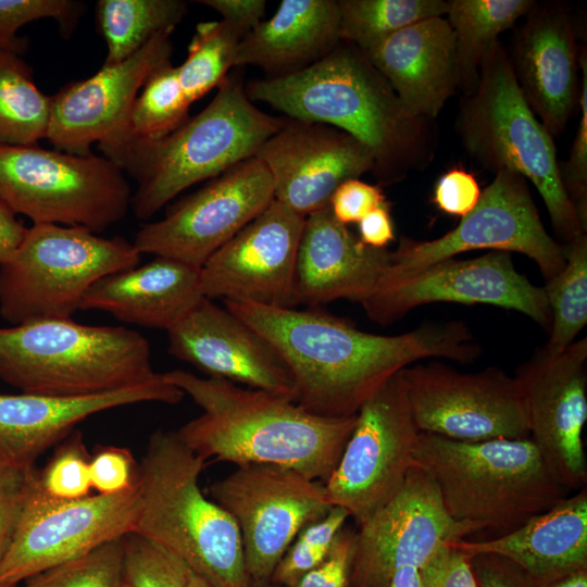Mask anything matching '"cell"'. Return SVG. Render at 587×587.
Wrapping results in <instances>:
<instances>
[{
	"label": "cell",
	"mask_w": 587,
	"mask_h": 587,
	"mask_svg": "<svg viewBox=\"0 0 587 587\" xmlns=\"http://www.w3.org/2000/svg\"><path fill=\"white\" fill-rule=\"evenodd\" d=\"M224 304L279 353L294 379V402L321 416L355 415L385 382L415 362L445 359L466 364L482 354L471 328L460 320L378 335L314 309L233 300Z\"/></svg>",
	"instance_id": "6da1fadb"
},
{
	"label": "cell",
	"mask_w": 587,
	"mask_h": 587,
	"mask_svg": "<svg viewBox=\"0 0 587 587\" xmlns=\"http://www.w3.org/2000/svg\"><path fill=\"white\" fill-rule=\"evenodd\" d=\"M245 90L251 101L289 118L323 123L359 140L374 159L379 184L424 170L435 155V121L412 114L366 55L347 41L299 72L252 80Z\"/></svg>",
	"instance_id": "7a4b0ae2"
},
{
	"label": "cell",
	"mask_w": 587,
	"mask_h": 587,
	"mask_svg": "<svg viewBox=\"0 0 587 587\" xmlns=\"http://www.w3.org/2000/svg\"><path fill=\"white\" fill-rule=\"evenodd\" d=\"M163 376L202 410L176 433L205 462L279 465L326 482L355 425L357 414L316 415L288 398L225 379L184 370Z\"/></svg>",
	"instance_id": "3957f363"
},
{
	"label": "cell",
	"mask_w": 587,
	"mask_h": 587,
	"mask_svg": "<svg viewBox=\"0 0 587 587\" xmlns=\"http://www.w3.org/2000/svg\"><path fill=\"white\" fill-rule=\"evenodd\" d=\"M284 123L259 110L242 83L227 75L213 100L171 134L101 151L137 182L130 208L146 221L188 187L255 157Z\"/></svg>",
	"instance_id": "277c9868"
},
{
	"label": "cell",
	"mask_w": 587,
	"mask_h": 587,
	"mask_svg": "<svg viewBox=\"0 0 587 587\" xmlns=\"http://www.w3.org/2000/svg\"><path fill=\"white\" fill-rule=\"evenodd\" d=\"M204 466L176 432L152 433L139 463L140 507L132 534L173 553L211 587H246L251 579L239 529L201 491Z\"/></svg>",
	"instance_id": "5b68a950"
},
{
	"label": "cell",
	"mask_w": 587,
	"mask_h": 587,
	"mask_svg": "<svg viewBox=\"0 0 587 587\" xmlns=\"http://www.w3.org/2000/svg\"><path fill=\"white\" fill-rule=\"evenodd\" d=\"M414 465L448 514L473 533L508 534L567 496L530 440L459 441L420 433Z\"/></svg>",
	"instance_id": "8992f818"
},
{
	"label": "cell",
	"mask_w": 587,
	"mask_h": 587,
	"mask_svg": "<svg viewBox=\"0 0 587 587\" xmlns=\"http://www.w3.org/2000/svg\"><path fill=\"white\" fill-rule=\"evenodd\" d=\"M148 340L123 326L72 319L0 327V379L22 392L82 397L149 383L160 376Z\"/></svg>",
	"instance_id": "52a82bcc"
},
{
	"label": "cell",
	"mask_w": 587,
	"mask_h": 587,
	"mask_svg": "<svg viewBox=\"0 0 587 587\" xmlns=\"http://www.w3.org/2000/svg\"><path fill=\"white\" fill-rule=\"evenodd\" d=\"M455 130L483 168L516 173L534 185L565 243L586 234L563 188L553 137L525 101L499 39L480 63L476 90L462 97Z\"/></svg>",
	"instance_id": "ba28073f"
},
{
	"label": "cell",
	"mask_w": 587,
	"mask_h": 587,
	"mask_svg": "<svg viewBox=\"0 0 587 587\" xmlns=\"http://www.w3.org/2000/svg\"><path fill=\"white\" fill-rule=\"evenodd\" d=\"M140 252L121 236L37 223L0 264V315L12 326L67 320L102 277L137 266Z\"/></svg>",
	"instance_id": "9c48e42d"
},
{
	"label": "cell",
	"mask_w": 587,
	"mask_h": 587,
	"mask_svg": "<svg viewBox=\"0 0 587 587\" xmlns=\"http://www.w3.org/2000/svg\"><path fill=\"white\" fill-rule=\"evenodd\" d=\"M0 198L33 224L97 234L124 218L132 190L124 172L103 155L0 145Z\"/></svg>",
	"instance_id": "30bf717a"
},
{
	"label": "cell",
	"mask_w": 587,
	"mask_h": 587,
	"mask_svg": "<svg viewBox=\"0 0 587 587\" xmlns=\"http://www.w3.org/2000/svg\"><path fill=\"white\" fill-rule=\"evenodd\" d=\"M477 249L514 251L532 259L545 280L565 265L563 247L546 230L527 180L512 172L495 174L476 207L444 236L426 241L402 237L389 251L382 276L398 277Z\"/></svg>",
	"instance_id": "8fae6325"
},
{
	"label": "cell",
	"mask_w": 587,
	"mask_h": 587,
	"mask_svg": "<svg viewBox=\"0 0 587 587\" xmlns=\"http://www.w3.org/2000/svg\"><path fill=\"white\" fill-rule=\"evenodd\" d=\"M401 371L360 407L340 460L324 483L330 504L345 509L358 526L398 492L414 465L420 430Z\"/></svg>",
	"instance_id": "7c38bea8"
},
{
	"label": "cell",
	"mask_w": 587,
	"mask_h": 587,
	"mask_svg": "<svg viewBox=\"0 0 587 587\" xmlns=\"http://www.w3.org/2000/svg\"><path fill=\"white\" fill-rule=\"evenodd\" d=\"M209 491L239 529L251 580H271L301 529L333 507L324 484L272 464L239 465Z\"/></svg>",
	"instance_id": "4fadbf2b"
},
{
	"label": "cell",
	"mask_w": 587,
	"mask_h": 587,
	"mask_svg": "<svg viewBox=\"0 0 587 587\" xmlns=\"http://www.w3.org/2000/svg\"><path fill=\"white\" fill-rule=\"evenodd\" d=\"M401 373L420 433L469 442L529 438L519 384L501 369L464 373L435 359Z\"/></svg>",
	"instance_id": "5bb4252c"
},
{
	"label": "cell",
	"mask_w": 587,
	"mask_h": 587,
	"mask_svg": "<svg viewBox=\"0 0 587 587\" xmlns=\"http://www.w3.org/2000/svg\"><path fill=\"white\" fill-rule=\"evenodd\" d=\"M435 302L496 305L525 314L547 332L551 327L544 288L519 273L505 251L451 258L403 276H380L362 307L371 321L388 325L416 307Z\"/></svg>",
	"instance_id": "9a60e30c"
},
{
	"label": "cell",
	"mask_w": 587,
	"mask_h": 587,
	"mask_svg": "<svg viewBox=\"0 0 587 587\" xmlns=\"http://www.w3.org/2000/svg\"><path fill=\"white\" fill-rule=\"evenodd\" d=\"M274 200L272 176L253 157L240 162L145 224L136 234L141 253L166 257L201 268L222 246Z\"/></svg>",
	"instance_id": "2e32d148"
},
{
	"label": "cell",
	"mask_w": 587,
	"mask_h": 587,
	"mask_svg": "<svg viewBox=\"0 0 587 587\" xmlns=\"http://www.w3.org/2000/svg\"><path fill=\"white\" fill-rule=\"evenodd\" d=\"M139 507L138 484L123 492L72 501H48L33 494L0 561V584L17 585L126 537L134 532Z\"/></svg>",
	"instance_id": "e0dca14e"
},
{
	"label": "cell",
	"mask_w": 587,
	"mask_h": 587,
	"mask_svg": "<svg viewBox=\"0 0 587 587\" xmlns=\"http://www.w3.org/2000/svg\"><path fill=\"white\" fill-rule=\"evenodd\" d=\"M529 438L567 491L587 483L583 429L587 421V338L559 352L538 348L514 375Z\"/></svg>",
	"instance_id": "ac0fdd59"
},
{
	"label": "cell",
	"mask_w": 587,
	"mask_h": 587,
	"mask_svg": "<svg viewBox=\"0 0 587 587\" xmlns=\"http://www.w3.org/2000/svg\"><path fill=\"white\" fill-rule=\"evenodd\" d=\"M473 530L446 511L433 479L413 465L398 492L355 530L350 587H388L392 573L422 569Z\"/></svg>",
	"instance_id": "d6986e66"
},
{
	"label": "cell",
	"mask_w": 587,
	"mask_h": 587,
	"mask_svg": "<svg viewBox=\"0 0 587 587\" xmlns=\"http://www.w3.org/2000/svg\"><path fill=\"white\" fill-rule=\"evenodd\" d=\"M304 221L274 199L201 267L203 296L294 308L295 268Z\"/></svg>",
	"instance_id": "ffe728a7"
},
{
	"label": "cell",
	"mask_w": 587,
	"mask_h": 587,
	"mask_svg": "<svg viewBox=\"0 0 587 587\" xmlns=\"http://www.w3.org/2000/svg\"><path fill=\"white\" fill-rule=\"evenodd\" d=\"M172 33L157 34L127 60L102 66L91 77L71 82L51 96L46 139L59 151L89 155L95 142L103 146L118 138L141 88L158 70L172 63Z\"/></svg>",
	"instance_id": "44dd1931"
},
{
	"label": "cell",
	"mask_w": 587,
	"mask_h": 587,
	"mask_svg": "<svg viewBox=\"0 0 587 587\" xmlns=\"http://www.w3.org/2000/svg\"><path fill=\"white\" fill-rule=\"evenodd\" d=\"M255 158L272 176L274 199L303 217L328 207L340 184L375 167L370 150L349 134L296 118L285 120Z\"/></svg>",
	"instance_id": "7402d4cb"
},
{
	"label": "cell",
	"mask_w": 587,
	"mask_h": 587,
	"mask_svg": "<svg viewBox=\"0 0 587 587\" xmlns=\"http://www.w3.org/2000/svg\"><path fill=\"white\" fill-rule=\"evenodd\" d=\"M167 335L168 353L210 377L294 401V379L279 353L243 320L211 299L202 298Z\"/></svg>",
	"instance_id": "603a6c76"
},
{
	"label": "cell",
	"mask_w": 587,
	"mask_h": 587,
	"mask_svg": "<svg viewBox=\"0 0 587 587\" xmlns=\"http://www.w3.org/2000/svg\"><path fill=\"white\" fill-rule=\"evenodd\" d=\"M580 51L565 4L536 2L514 32L509 53L517 86L552 137L566 128L578 105Z\"/></svg>",
	"instance_id": "cb8c5ba5"
},
{
	"label": "cell",
	"mask_w": 587,
	"mask_h": 587,
	"mask_svg": "<svg viewBox=\"0 0 587 587\" xmlns=\"http://www.w3.org/2000/svg\"><path fill=\"white\" fill-rule=\"evenodd\" d=\"M184 397L163 373L149 383L90 396L0 394V461L34 466L38 457L91 415L141 402L177 404Z\"/></svg>",
	"instance_id": "d4e9b609"
},
{
	"label": "cell",
	"mask_w": 587,
	"mask_h": 587,
	"mask_svg": "<svg viewBox=\"0 0 587 587\" xmlns=\"http://www.w3.org/2000/svg\"><path fill=\"white\" fill-rule=\"evenodd\" d=\"M389 261L387 248L363 243L329 205L305 217L295 268V303L314 308L337 299L363 303Z\"/></svg>",
	"instance_id": "484cf974"
},
{
	"label": "cell",
	"mask_w": 587,
	"mask_h": 587,
	"mask_svg": "<svg viewBox=\"0 0 587 587\" xmlns=\"http://www.w3.org/2000/svg\"><path fill=\"white\" fill-rule=\"evenodd\" d=\"M364 54L416 116L435 121L459 90L455 37L444 16L407 26Z\"/></svg>",
	"instance_id": "4316f807"
},
{
	"label": "cell",
	"mask_w": 587,
	"mask_h": 587,
	"mask_svg": "<svg viewBox=\"0 0 587 587\" xmlns=\"http://www.w3.org/2000/svg\"><path fill=\"white\" fill-rule=\"evenodd\" d=\"M199 267L166 257L96 282L79 310H97L116 320L168 332L204 298Z\"/></svg>",
	"instance_id": "83f0119b"
},
{
	"label": "cell",
	"mask_w": 587,
	"mask_h": 587,
	"mask_svg": "<svg viewBox=\"0 0 587 587\" xmlns=\"http://www.w3.org/2000/svg\"><path fill=\"white\" fill-rule=\"evenodd\" d=\"M453 545L466 554L484 552L508 559L533 586L587 567V488L508 534L485 540L461 539Z\"/></svg>",
	"instance_id": "f1b7e54d"
},
{
	"label": "cell",
	"mask_w": 587,
	"mask_h": 587,
	"mask_svg": "<svg viewBox=\"0 0 587 587\" xmlns=\"http://www.w3.org/2000/svg\"><path fill=\"white\" fill-rule=\"evenodd\" d=\"M340 41L336 0H283L241 39L235 66H257L265 78H277L312 65Z\"/></svg>",
	"instance_id": "f546056e"
},
{
	"label": "cell",
	"mask_w": 587,
	"mask_h": 587,
	"mask_svg": "<svg viewBox=\"0 0 587 587\" xmlns=\"http://www.w3.org/2000/svg\"><path fill=\"white\" fill-rule=\"evenodd\" d=\"M534 0H448L446 18L455 37L459 90L472 95L480 63L501 33L532 10Z\"/></svg>",
	"instance_id": "4dcf8cb0"
},
{
	"label": "cell",
	"mask_w": 587,
	"mask_h": 587,
	"mask_svg": "<svg viewBox=\"0 0 587 587\" xmlns=\"http://www.w3.org/2000/svg\"><path fill=\"white\" fill-rule=\"evenodd\" d=\"M187 8L183 0L97 1V23L108 47L103 66L127 60L157 34L174 30Z\"/></svg>",
	"instance_id": "1f68e13d"
},
{
	"label": "cell",
	"mask_w": 587,
	"mask_h": 587,
	"mask_svg": "<svg viewBox=\"0 0 587 587\" xmlns=\"http://www.w3.org/2000/svg\"><path fill=\"white\" fill-rule=\"evenodd\" d=\"M51 96L38 89L21 55L0 50V145L29 146L46 139Z\"/></svg>",
	"instance_id": "d6a6232c"
},
{
	"label": "cell",
	"mask_w": 587,
	"mask_h": 587,
	"mask_svg": "<svg viewBox=\"0 0 587 587\" xmlns=\"http://www.w3.org/2000/svg\"><path fill=\"white\" fill-rule=\"evenodd\" d=\"M339 36L363 53L425 18L444 16V0H338Z\"/></svg>",
	"instance_id": "836d02e7"
},
{
	"label": "cell",
	"mask_w": 587,
	"mask_h": 587,
	"mask_svg": "<svg viewBox=\"0 0 587 587\" xmlns=\"http://www.w3.org/2000/svg\"><path fill=\"white\" fill-rule=\"evenodd\" d=\"M189 107L178 80L177 66L168 63L141 88L118 138L98 147L104 150L126 141L160 139L189 120Z\"/></svg>",
	"instance_id": "e575fe53"
},
{
	"label": "cell",
	"mask_w": 587,
	"mask_h": 587,
	"mask_svg": "<svg viewBox=\"0 0 587 587\" xmlns=\"http://www.w3.org/2000/svg\"><path fill=\"white\" fill-rule=\"evenodd\" d=\"M565 265L542 287L552 321L544 346L559 352L575 341L587 324V236L565 243Z\"/></svg>",
	"instance_id": "d590c367"
},
{
	"label": "cell",
	"mask_w": 587,
	"mask_h": 587,
	"mask_svg": "<svg viewBox=\"0 0 587 587\" xmlns=\"http://www.w3.org/2000/svg\"><path fill=\"white\" fill-rule=\"evenodd\" d=\"M245 35L228 22L209 21L196 26L184 63L177 66L178 80L191 104L217 88L235 66L238 46Z\"/></svg>",
	"instance_id": "8d00e7d4"
},
{
	"label": "cell",
	"mask_w": 587,
	"mask_h": 587,
	"mask_svg": "<svg viewBox=\"0 0 587 587\" xmlns=\"http://www.w3.org/2000/svg\"><path fill=\"white\" fill-rule=\"evenodd\" d=\"M125 537L25 579L24 587H122Z\"/></svg>",
	"instance_id": "74e56055"
},
{
	"label": "cell",
	"mask_w": 587,
	"mask_h": 587,
	"mask_svg": "<svg viewBox=\"0 0 587 587\" xmlns=\"http://www.w3.org/2000/svg\"><path fill=\"white\" fill-rule=\"evenodd\" d=\"M90 455L80 430L60 442L36 476L35 496L48 501H72L90 496Z\"/></svg>",
	"instance_id": "f35d334b"
},
{
	"label": "cell",
	"mask_w": 587,
	"mask_h": 587,
	"mask_svg": "<svg viewBox=\"0 0 587 587\" xmlns=\"http://www.w3.org/2000/svg\"><path fill=\"white\" fill-rule=\"evenodd\" d=\"M349 517L345 509L334 505L322 519L301 529L276 565L271 582L287 587L320 565Z\"/></svg>",
	"instance_id": "ab89813d"
},
{
	"label": "cell",
	"mask_w": 587,
	"mask_h": 587,
	"mask_svg": "<svg viewBox=\"0 0 587 587\" xmlns=\"http://www.w3.org/2000/svg\"><path fill=\"white\" fill-rule=\"evenodd\" d=\"M85 4L73 0H0V50L24 54L28 39L17 36V30L34 21L53 18L63 38L75 30Z\"/></svg>",
	"instance_id": "60d3db41"
},
{
	"label": "cell",
	"mask_w": 587,
	"mask_h": 587,
	"mask_svg": "<svg viewBox=\"0 0 587 587\" xmlns=\"http://www.w3.org/2000/svg\"><path fill=\"white\" fill-rule=\"evenodd\" d=\"M124 564L130 587H186L190 574L173 553L136 534L125 537Z\"/></svg>",
	"instance_id": "b9f144b4"
},
{
	"label": "cell",
	"mask_w": 587,
	"mask_h": 587,
	"mask_svg": "<svg viewBox=\"0 0 587 587\" xmlns=\"http://www.w3.org/2000/svg\"><path fill=\"white\" fill-rule=\"evenodd\" d=\"M579 68L583 72L578 107L580 116L569 159L559 163L563 188L572 202L577 217L587 229V54L580 50Z\"/></svg>",
	"instance_id": "7bdbcfd3"
},
{
	"label": "cell",
	"mask_w": 587,
	"mask_h": 587,
	"mask_svg": "<svg viewBox=\"0 0 587 587\" xmlns=\"http://www.w3.org/2000/svg\"><path fill=\"white\" fill-rule=\"evenodd\" d=\"M139 463L127 448L99 447L90 455L91 487L99 495L133 489L138 484Z\"/></svg>",
	"instance_id": "ee69618b"
},
{
	"label": "cell",
	"mask_w": 587,
	"mask_h": 587,
	"mask_svg": "<svg viewBox=\"0 0 587 587\" xmlns=\"http://www.w3.org/2000/svg\"><path fill=\"white\" fill-rule=\"evenodd\" d=\"M37 471L0 461V532L13 534L34 494Z\"/></svg>",
	"instance_id": "f6af8a7d"
},
{
	"label": "cell",
	"mask_w": 587,
	"mask_h": 587,
	"mask_svg": "<svg viewBox=\"0 0 587 587\" xmlns=\"http://www.w3.org/2000/svg\"><path fill=\"white\" fill-rule=\"evenodd\" d=\"M355 530L342 527L327 558L287 587H350Z\"/></svg>",
	"instance_id": "bcb514c9"
},
{
	"label": "cell",
	"mask_w": 587,
	"mask_h": 587,
	"mask_svg": "<svg viewBox=\"0 0 587 587\" xmlns=\"http://www.w3.org/2000/svg\"><path fill=\"white\" fill-rule=\"evenodd\" d=\"M387 202L380 185H371L359 178L340 184L334 191L329 208L341 224L359 223L366 214Z\"/></svg>",
	"instance_id": "7dc6e473"
},
{
	"label": "cell",
	"mask_w": 587,
	"mask_h": 587,
	"mask_svg": "<svg viewBox=\"0 0 587 587\" xmlns=\"http://www.w3.org/2000/svg\"><path fill=\"white\" fill-rule=\"evenodd\" d=\"M421 573L423 587H477L469 555L453 542L441 547Z\"/></svg>",
	"instance_id": "c3c4849f"
},
{
	"label": "cell",
	"mask_w": 587,
	"mask_h": 587,
	"mask_svg": "<svg viewBox=\"0 0 587 587\" xmlns=\"http://www.w3.org/2000/svg\"><path fill=\"white\" fill-rule=\"evenodd\" d=\"M480 195L482 190L473 174L454 167L437 180L434 202L442 212L462 218L473 211Z\"/></svg>",
	"instance_id": "681fc988"
},
{
	"label": "cell",
	"mask_w": 587,
	"mask_h": 587,
	"mask_svg": "<svg viewBox=\"0 0 587 587\" xmlns=\"http://www.w3.org/2000/svg\"><path fill=\"white\" fill-rule=\"evenodd\" d=\"M477 587H533L514 563L494 553L467 554Z\"/></svg>",
	"instance_id": "f907efd6"
},
{
	"label": "cell",
	"mask_w": 587,
	"mask_h": 587,
	"mask_svg": "<svg viewBox=\"0 0 587 587\" xmlns=\"http://www.w3.org/2000/svg\"><path fill=\"white\" fill-rule=\"evenodd\" d=\"M196 2L220 13L222 20L238 28L245 36L262 22L266 7L264 0H199Z\"/></svg>",
	"instance_id": "816d5d0a"
},
{
	"label": "cell",
	"mask_w": 587,
	"mask_h": 587,
	"mask_svg": "<svg viewBox=\"0 0 587 587\" xmlns=\"http://www.w3.org/2000/svg\"><path fill=\"white\" fill-rule=\"evenodd\" d=\"M359 238L374 248H386L394 240L395 230L388 202L377 207L359 222Z\"/></svg>",
	"instance_id": "f5cc1de1"
},
{
	"label": "cell",
	"mask_w": 587,
	"mask_h": 587,
	"mask_svg": "<svg viewBox=\"0 0 587 587\" xmlns=\"http://www.w3.org/2000/svg\"><path fill=\"white\" fill-rule=\"evenodd\" d=\"M26 228L0 198V264L5 262L20 246Z\"/></svg>",
	"instance_id": "db71d44e"
},
{
	"label": "cell",
	"mask_w": 587,
	"mask_h": 587,
	"mask_svg": "<svg viewBox=\"0 0 587 587\" xmlns=\"http://www.w3.org/2000/svg\"><path fill=\"white\" fill-rule=\"evenodd\" d=\"M388 587H423L421 569L413 565L397 569L390 577Z\"/></svg>",
	"instance_id": "11a10c76"
},
{
	"label": "cell",
	"mask_w": 587,
	"mask_h": 587,
	"mask_svg": "<svg viewBox=\"0 0 587 587\" xmlns=\"http://www.w3.org/2000/svg\"><path fill=\"white\" fill-rule=\"evenodd\" d=\"M533 587H587V567L576 570L553 580Z\"/></svg>",
	"instance_id": "9f6ffc18"
},
{
	"label": "cell",
	"mask_w": 587,
	"mask_h": 587,
	"mask_svg": "<svg viewBox=\"0 0 587 587\" xmlns=\"http://www.w3.org/2000/svg\"><path fill=\"white\" fill-rule=\"evenodd\" d=\"M186 587H211L203 579L190 572ZM246 587H279L271 580H251Z\"/></svg>",
	"instance_id": "6f0895ef"
},
{
	"label": "cell",
	"mask_w": 587,
	"mask_h": 587,
	"mask_svg": "<svg viewBox=\"0 0 587 587\" xmlns=\"http://www.w3.org/2000/svg\"><path fill=\"white\" fill-rule=\"evenodd\" d=\"M11 537H12L11 534L0 532V561L2 560L4 553H5L7 549H8Z\"/></svg>",
	"instance_id": "680465c9"
},
{
	"label": "cell",
	"mask_w": 587,
	"mask_h": 587,
	"mask_svg": "<svg viewBox=\"0 0 587 587\" xmlns=\"http://www.w3.org/2000/svg\"><path fill=\"white\" fill-rule=\"evenodd\" d=\"M0 587H17V585H14V584H0Z\"/></svg>",
	"instance_id": "91938a15"
},
{
	"label": "cell",
	"mask_w": 587,
	"mask_h": 587,
	"mask_svg": "<svg viewBox=\"0 0 587 587\" xmlns=\"http://www.w3.org/2000/svg\"><path fill=\"white\" fill-rule=\"evenodd\" d=\"M122 587H130V585H129V583L127 582V579H126V578H125V580H124V583H123Z\"/></svg>",
	"instance_id": "94428289"
}]
</instances>
